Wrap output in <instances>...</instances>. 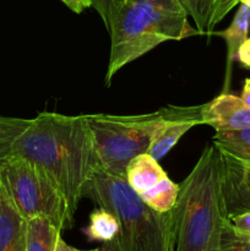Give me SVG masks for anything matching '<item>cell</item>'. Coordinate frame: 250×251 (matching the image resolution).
<instances>
[{
	"instance_id": "obj_15",
	"label": "cell",
	"mask_w": 250,
	"mask_h": 251,
	"mask_svg": "<svg viewBox=\"0 0 250 251\" xmlns=\"http://www.w3.org/2000/svg\"><path fill=\"white\" fill-rule=\"evenodd\" d=\"M212 144L221 152L250 162V126L238 130L216 131Z\"/></svg>"
},
{
	"instance_id": "obj_25",
	"label": "cell",
	"mask_w": 250,
	"mask_h": 251,
	"mask_svg": "<svg viewBox=\"0 0 250 251\" xmlns=\"http://www.w3.org/2000/svg\"><path fill=\"white\" fill-rule=\"evenodd\" d=\"M98 251H123L122 248H120L119 240L115 238V239L110 240V242L103 243L100 248H98Z\"/></svg>"
},
{
	"instance_id": "obj_4",
	"label": "cell",
	"mask_w": 250,
	"mask_h": 251,
	"mask_svg": "<svg viewBox=\"0 0 250 251\" xmlns=\"http://www.w3.org/2000/svg\"><path fill=\"white\" fill-rule=\"evenodd\" d=\"M83 196L118 218L117 239L123 251H173L172 213L147 206L125 179L96 172Z\"/></svg>"
},
{
	"instance_id": "obj_12",
	"label": "cell",
	"mask_w": 250,
	"mask_h": 251,
	"mask_svg": "<svg viewBox=\"0 0 250 251\" xmlns=\"http://www.w3.org/2000/svg\"><path fill=\"white\" fill-rule=\"evenodd\" d=\"M250 27V6L242 4L240 2V7L238 9L237 14H235L234 19H233L232 24L229 25L228 28L225 31L220 32H212L211 36H220L225 39V44H227V60H228V74L227 78L229 77V70L230 64L232 61L237 58L238 50L240 47L243 46L245 41L248 39V32H249Z\"/></svg>"
},
{
	"instance_id": "obj_26",
	"label": "cell",
	"mask_w": 250,
	"mask_h": 251,
	"mask_svg": "<svg viewBox=\"0 0 250 251\" xmlns=\"http://www.w3.org/2000/svg\"><path fill=\"white\" fill-rule=\"evenodd\" d=\"M243 102L245 103V105L250 108V78H247L244 81V86H243V91H242V97Z\"/></svg>"
},
{
	"instance_id": "obj_14",
	"label": "cell",
	"mask_w": 250,
	"mask_h": 251,
	"mask_svg": "<svg viewBox=\"0 0 250 251\" xmlns=\"http://www.w3.org/2000/svg\"><path fill=\"white\" fill-rule=\"evenodd\" d=\"M119 229L118 218L110 211L98 206L90 215V225L83 229V233L88 242L107 243L118 237Z\"/></svg>"
},
{
	"instance_id": "obj_1",
	"label": "cell",
	"mask_w": 250,
	"mask_h": 251,
	"mask_svg": "<svg viewBox=\"0 0 250 251\" xmlns=\"http://www.w3.org/2000/svg\"><path fill=\"white\" fill-rule=\"evenodd\" d=\"M9 154L39 167L60 189L74 215L88 181L100 171L86 115L46 112L33 119L10 118Z\"/></svg>"
},
{
	"instance_id": "obj_5",
	"label": "cell",
	"mask_w": 250,
	"mask_h": 251,
	"mask_svg": "<svg viewBox=\"0 0 250 251\" xmlns=\"http://www.w3.org/2000/svg\"><path fill=\"white\" fill-rule=\"evenodd\" d=\"M178 109L179 105H167L140 115H86L100 171L125 179L129 162L139 154L147 153L156 132Z\"/></svg>"
},
{
	"instance_id": "obj_2",
	"label": "cell",
	"mask_w": 250,
	"mask_h": 251,
	"mask_svg": "<svg viewBox=\"0 0 250 251\" xmlns=\"http://www.w3.org/2000/svg\"><path fill=\"white\" fill-rule=\"evenodd\" d=\"M222 157L208 145L195 167L179 184L172 208L173 251H221L225 216Z\"/></svg>"
},
{
	"instance_id": "obj_28",
	"label": "cell",
	"mask_w": 250,
	"mask_h": 251,
	"mask_svg": "<svg viewBox=\"0 0 250 251\" xmlns=\"http://www.w3.org/2000/svg\"><path fill=\"white\" fill-rule=\"evenodd\" d=\"M239 2H242V4H245V5H248V6H250V0H239Z\"/></svg>"
},
{
	"instance_id": "obj_9",
	"label": "cell",
	"mask_w": 250,
	"mask_h": 251,
	"mask_svg": "<svg viewBox=\"0 0 250 251\" xmlns=\"http://www.w3.org/2000/svg\"><path fill=\"white\" fill-rule=\"evenodd\" d=\"M202 105L179 107L178 112L167 120L153 136L147 153L156 161L163 158L176 145L183 135L202 124Z\"/></svg>"
},
{
	"instance_id": "obj_13",
	"label": "cell",
	"mask_w": 250,
	"mask_h": 251,
	"mask_svg": "<svg viewBox=\"0 0 250 251\" xmlns=\"http://www.w3.org/2000/svg\"><path fill=\"white\" fill-rule=\"evenodd\" d=\"M61 229L44 217L27 220L26 251H55Z\"/></svg>"
},
{
	"instance_id": "obj_21",
	"label": "cell",
	"mask_w": 250,
	"mask_h": 251,
	"mask_svg": "<svg viewBox=\"0 0 250 251\" xmlns=\"http://www.w3.org/2000/svg\"><path fill=\"white\" fill-rule=\"evenodd\" d=\"M239 2V0H215V7H213L212 16V28L216 25L220 24L223 19L228 15V12Z\"/></svg>"
},
{
	"instance_id": "obj_20",
	"label": "cell",
	"mask_w": 250,
	"mask_h": 251,
	"mask_svg": "<svg viewBox=\"0 0 250 251\" xmlns=\"http://www.w3.org/2000/svg\"><path fill=\"white\" fill-rule=\"evenodd\" d=\"M123 0H92V6H95L98 14L100 15L105 27L109 24V20L112 17L114 10L117 9V6Z\"/></svg>"
},
{
	"instance_id": "obj_17",
	"label": "cell",
	"mask_w": 250,
	"mask_h": 251,
	"mask_svg": "<svg viewBox=\"0 0 250 251\" xmlns=\"http://www.w3.org/2000/svg\"><path fill=\"white\" fill-rule=\"evenodd\" d=\"M188 16L194 20L195 28L202 36L212 34V16L215 0H179Z\"/></svg>"
},
{
	"instance_id": "obj_24",
	"label": "cell",
	"mask_w": 250,
	"mask_h": 251,
	"mask_svg": "<svg viewBox=\"0 0 250 251\" xmlns=\"http://www.w3.org/2000/svg\"><path fill=\"white\" fill-rule=\"evenodd\" d=\"M9 147H10V136L2 125L0 124V163L2 159L9 154Z\"/></svg>"
},
{
	"instance_id": "obj_18",
	"label": "cell",
	"mask_w": 250,
	"mask_h": 251,
	"mask_svg": "<svg viewBox=\"0 0 250 251\" xmlns=\"http://www.w3.org/2000/svg\"><path fill=\"white\" fill-rule=\"evenodd\" d=\"M225 222L235 237L250 242V211L228 216Z\"/></svg>"
},
{
	"instance_id": "obj_8",
	"label": "cell",
	"mask_w": 250,
	"mask_h": 251,
	"mask_svg": "<svg viewBox=\"0 0 250 251\" xmlns=\"http://www.w3.org/2000/svg\"><path fill=\"white\" fill-rule=\"evenodd\" d=\"M202 124L215 131L249 127L250 108L238 96L223 92L202 105Z\"/></svg>"
},
{
	"instance_id": "obj_27",
	"label": "cell",
	"mask_w": 250,
	"mask_h": 251,
	"mask_svg": "<svg viewBox=\"0 0 250 251\" xmlns=\"http://www.w3.org/2000/svg\"><path fill=\"white\" fill-rule=\"evenodd\" d=\"M55 251H98L97 249H93V250H80V249H76V248L71 247V245L66 244V242H64L63 238L58 240V244H56Z\"/></svg>"
},
{
	"instance_id": "obj_6",
	"label": "cell",
	"mask_w": 250,
	"mask_h": 251,
	"mask_svg": "<svg viewBox=\"0 0 250 251\" xmlns=\"http://www.w3.org/2000/svg\"><path fill=\"white\" fill-rule=\"evenodd\" d=\"M0 180L26 220L44 217L61 230L73 228L75 215L65 196L34 163L7 154L0 163Z\"/></svg>"
},
{
	"instance_id": "obj_19",
	"label": "cell",
	"mask_w": 250,
	"mask_h": 251,
	"mask_svg": "<svg viewBox=\"0 0 250 251\" xmlns=\"http://www.w3.org/2000/svg\"><path fill=\"white\" fill-rule=\"evenodd\" d=\"M221 251H250V242L235 237L225 222L221 239Z\"/></svg>"
},
{
	"instance_id": "obj_7",
	"label": "cell",
	"mask_w": 250,
	"mask_h": 251,
	"mask_svg": "<svg viewBox=\"0 0 250 251\" xmlns=\"http://www.w3.org/2000/svg\"><path fill=\"white\" fill-rule=\"evenodd\" d=\"M221 152V151H220ZM225 216L250 211V162L221 152Z\"/></svg>"
},
{
	"instance_id": "obj_22",
	"label": "cell",
	"mask_w": 250,
	"mask_h": 251,
	"mask_svg": "<svg viewBox=\"0 0 250 251\" xmlns=\"http://www.w3.org/2000/svg\"><path fill=\"white\" fill-rule=\"evenodd\" d=\"M71 11L81 14L85 9L92 6V0H61Z\"/></svg>"
},
{
	"instance_id": "obj_16",
	"label": "cell",
	"mask_w": 250,
	"mask_h": 251,
	"mask_svg": "<svg viewBox=\"0 0 250 251\" xmlns=\"http://www.w3.org/2000/svg\"><path fill=\"white\" fill-rule=\"evenodd\" d=\"M179 185L173 183L167 176L152 190L147 191L140 198L145 201L147 206L153 208L157 212H171L172 208L175 205L176 198H178Z\"/></svg>"
},
{
	"instance_id": "obj_23",
	"label": "cell",
	"mask_w": 250,
	"mask_h": 251,
	"mask_svg": "<svg viewBox=\"0 0 250 251\" xmlns=\"http://www.w3.org/2000/svg\"><path fill=\"white\" fill-rule=\"evenodd\" d=\"M237 59L245 68L250 69V38H248L239 48L237 54Z\"/></svg>"
},
{
	"instance_id": "obj_11",
	"label": "cell",
	"mask_w": 250,
	"mask_h": 251,
	"mask_svg": "<svg viewBox=\"0 0 250 251\" xmlns=\"http://www.w3.org/2000/svg\"><path fill=\"white\" fill-rule=\"evenodd\" d=\"M167 176L158 161L149 153H141L132 158L125 171V180L139 196L152 190Z\"/></svg>"
},
{
	"instance_id": "obj_3",
	"label": "cell",
	"mask_w": 250,
	"mask_h": 251,
	"mask_svg": "<svg viewBox=\"0 0 250 251\" xmlns=\"http://www.w3.org/2000/svg\"><path fill=\"white\" fill-rule=\"evenodd\" d=\"M188 17L179 0H123L107 26L110 58L105 86H110L120 69L163 42L200 34L189 25Z\"/></svg>"
},
{
	"instance_id": "obj_10",
	"label": "cell",
	"mask_w": 250,
	"mask_h": 251,
	"mask_svg": "<svg viewBox=\"0 0 250 251\" xmlns=\"http://www.w3.org/2000/svg\"><path fill=\"white\" fill-rule=\"evenodd\" d=\"M27 220L0 180V251H26Z\"/></svg>"
}]
</instances>
